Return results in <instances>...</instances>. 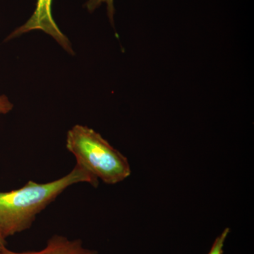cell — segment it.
<instances>
[{
    "mask_svg": "<svg viewBox=\"0 0 254 254\" xmlns=\"http://www.w3.org/2000/svg\"><path fill=\"white\" fill-rule=\"evenodd\" d=\"M66 147L76 160V165L107 185L125 181L131 175L128 158L99 133L83 125L68 130Z\"/></svg>",
    "mask_w": 254,
    "mask_h": 254,
    "instance_id": "7a4b0ae2",
    "label": "cell"
},
{
    "mask_svg": "<svg viewBox=\"0 0 254 254\" xmlns=\"http://www.w3.org/2000/svg\"><path fill=\"white\" fill-rule=\"evenodd\" d=\"M230 232V229L227 227L222 231V233L216 237L214 241L211 248L207 254H223L224 246H225V241Z\"/></svg>",
    "mask_w": 254,
    "mask_h": 254,
    "instance_id": "8992f818",
    "label": "cell"
},
{
    "mask_svg": "<svg viewBox=\"0 0 254 254\" xmlns=\"http://www.w3.org/2000/svg\"><path fill=\"white\" fill-rule=\"evenodd\" d=\"M0 254H98V252L86 248L79 239L70 240L63 235H55L50 237L46 247L41 250L17 252L6 247Z\"/></svg>",
    "mask_w": 254,
    "mask_h": 254,
    "instance_id": "277c9868",
    "label": "cell"
},
{
    "mask_svg": "<svg viewBox=\"0 0 254 254\" xmlns=\"http://www.w3.org/2000/svg\"><path fill=\"white\" fill-rule=\"evenodd\" d=\"M53 1V0H37L36 9L31 18L23 26L15 30L8 37L7 40L16 38L33 30H41L53 37L68 53L74 54L67 37L60 31L53 18L52 14Z\"/></svg>",
    "mask_w": 254,
    "mask_h": 254,
    "instance_id": "3957f363",
    "label": "cell"
},
{
    "mask_svg": "<svg viewBox=\"0 0 254 254\" xmlns=\"http://www.w3.org/2000/svg\"><path fill=\"white\" fill-rule=\"evenodd\" d=\"M12 103L6 95H0V115L7 114L13 109Z\"/></svg>",
    "mask_w": 254,
    "mask_h": 254,
    "instance_id": "52a82bcc",
    "label": "cell"
},
{
    "mask_svg": "<svg viewBox=\"0 0 254 254\" xmlns=\"http://www.w3.org/2000/svg\"><path fill=\"white\" fill-rule=\"evenodd\" d=\"M78 183L97 187L99 181L76 164L69 173L55 181L41 184L30 180L18 190L0 192V235L6 240L31 228L42 211Z\"/></svg>",
    "mask_w": 254,
    "mask_h": 254,
    "instance_id": "6da1fadb",
    "label": "cell"
},
{
    "mask_svg": "<svg viewBox=\"0 0 254 254\" xmlns=\"http://www.w3.org/2000/svg\"><path fill=\"white\" fill-rule=\"evenodd\" d=\"M6 247V240L0 235V252Z\"/></svg>",
    "mask_w": 254,
    "mask_h": 254,
    "instance_id": "ba28073f",
    "label": "cell"
},
{
    "mask_svg": "<svg viewBox=\"0 0 254 254\" xmlns=\"http://www.w3.org/2000/svg\"><path fill=\"white\" fill-rule=\"evenodd\" d=\"M104 3L107 4V11H108V17L110 18V22L113 23L114 15L115 12L114 0H87L85 5H86V9L90 12H93L95 9H98Z\"/></svg>",
    "mask_w": 254,
    "mask_h": 254,
    "instance_id": "5b68a950",
    "label": "cell"
}]
</instances>
